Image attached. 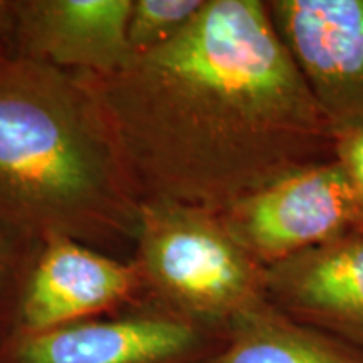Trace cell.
<instances>
[{"instance_id": "5b68a950", "label": "cell", "mask_w": 363, "mask_h": 363, "mask_svg": "<svg viewBox=\"0 0 363 363\" xmlns=\"http://www.w3.org/2000/svg\"><path fill=\"white\" fill-rule=\"evenodd\" d=\"M267 7L335 138L363 125V0H272Z\"/></svg>"}, {"instance_id": "7c38bea8", "label": "cell", "mask_w": 363, "mask_h": 363, "mask_svg": "<svg viewBox=\"0 0 363 363\" xmlns=\"http://www.w3.org/2000/svg\"><path fill=\"white\" fill-rule=\"evenodd\" d=\"M335 158L343 167L363 212V125L337 135Z\"/></svg>"}, {"instance_id": "6da1fadb", "label": "cell", "mask_w": 363, "mask_h": 363, "mask_svg": "<svg viewBox=\"0 0 363 363\" xmlns=\"http://www.w3.org/2000/svg\"><path fill=\"white\" fill-rule=\"evenodd\" d=\"M79 78L138 203L219 216L335 158L333 130L261 0H206L172 39Z\"/></svg>"}, {"instance_id": "30bf717a", "label": "cell", "mask_w": 363, "mask_h": 363, "mask_svg": "<svg viewBox=\"0 0 363 363\" xmlns=\"http://www.w3.org/2000/svg\"><path fill=\"white\" fill-rule=\"evenodd\" d=\"M230 343L207 363H363L347 348L257 301L229 321Z\"/></svg>"}, {"instance_id": "5bb4252c", "label": "cell", "mask_w": 363, "mask_h": 363, "mask_svg": "<svg viewBox=\"0 0 363 363\" xmlns=\"http://www.w3.org/2000/svg\"><path fill=\"white\" fill-rule=\"evenodd\" d=\"M0 272H2V254H0Z\"/></svg>"}, {"instance_id": "9c48e42d", "label": "cell", "mask_w": 363, "mask_h": 363, "mask_svg": "<svg viewBox=\"0 0 363 363\" xmlns=\"http://www.w3.org/2000/svg\"><path fill=\"white\" fill-rule=\"evenodd\" d=\"M264 289L291 310L363 342V233L264 267Z\"/></svg>"}, {"instance_id": "3957f363", "label": "cell", "mask_w": 363, "mask_h": 363, "mask_svg": "<svg viewBox=\"0 0 363 363\" xmlns=\"http://www.w3.org/2000/svg\"><path fill=\"white\" fill-rule=\"evenodd\" d=\"M133 239L142 283L185 315L230 321L261 301L264 267L217 214L180 203L142 202Z\"/></svg>"}, {"instance_id": "4fadbf2b", "label": "cell", "mask_w": 363, "mask_h": 363, "mask_svg": "<svg viewBox=\"0 0 363 363\" xmlns=\"http://www.w3.org/2000/svg\"><path fill=\"white\" fill-rule=\"evenodd\" d=\"M13 27V0H0V62L16 54Z\"/></svg>"}, {"instance_id": "277c9868", "label": "cell", "mask_w": 363, "mask_h": 363, "mask_svg": "<svg viewBox=\"0 0 363 363\" xmlns=\"http://www.w3.org/2000/svg\"><path fill=\"white\" fill-rule=\"evenodd\" d=\"M262 267L342 239L363 227V212L337 158L267 185L219 214Z\"/></svg>"}, {"instance_id": "7a4b0ae2", "label": "cell", "mask_w": 363, "mask_h": 363, "mask_svg": "<svg viewBox=\"0 0 363 363\" xmlns=\"http://www.w3.org/2000/svg\"><path fill=\"white\" fill-rule=\"evenodd\" d=\"M136 202L101 110L79 76L0 62V229L43 246L133 238Z\"/></svg>"}, {"instance_id": "ba28073f", "label": "cell", "mask_w": 363, "mask_h": 363, "mask_svg": "<svg viewBox=\"0 0 363 363\" xmlns=\"http://www.w3.org/2000/svg\"><path fill=\"white\" fill-rule=\"evenodd\" d=\"M197 345L187 320L128 316L21 333L9 355L12 363H174Z\"/></svg>"}, {"instance_id": "52a82bcc", "label": "cell", "mask_w": 363, "mask_h": 363, "mask_svg": "<svg viewBox=\"0 0 363 363\" xmlns=\"http://www.w3.org/2000/svg\"><path fill=\"white\" fill-rule=\"evenodd\" d=\"M135 262L118 261L74 239L39 246L21 299L22 333L78 323L120 305L142 286Z\"/></svg>"}, {"instance_id": "8992f818", "label": "cell", "mask_w": 363, "mask_h": 363, "mask_svg": "<svg viewBox=\"0 0 363 363\" xmlns=\"http://www.w3.org/2000/svg\"><path fill=\"white\" fill-rule=\"evenodd\" d=\"M133 0H13L16 54L78 76H106L131 56Z\"/></svg>"}, {"instance_id": "8fae6325", "label": "cell", "mask_w": 363, "mask_h": 363, "mask_svg": "<svg viewBox=\"0 0 363 363\" xmlns=\"http://www.w3.org/2000/svg\"><path fill=\"white\" fill-rule=\"evenodd\" d=\"M206 0H133L128 19L130 52H143L174 38Z\"/></svg>"}]
</instances>
